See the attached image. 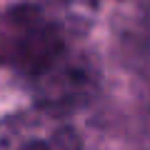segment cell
<instances>
[{
  "mask_svg": "<svg viewBox=\"0 0 150 150\" xmlns=\"http://www.w3.org/2000/svg\"><path fill=\"white\" fill-rule=\"evenodd\" d=\"M68 53L65 23L40 5L20 3L0 13V65L35 80Z\"/></svg>",
  "mask_w": 150,
  "mask_h": 150,
  "instance_id": "obj_1",
  "label": "cell"
},
{
  "mask_svg": "<svg viewBox=\"0 0 150 150\" xmlns=\"http://www.w3.org/2000/svg\"><path fill=\"white\" fill-rule=\"evenodd\" d=\"M45 112H65L83 105L95 90V73L83 55L68 53L45 75L33 80Z\"/></svg>",
  "mask_w": 150,
  "mask_h": 150,
  "instance_id": "obj_2",
  "label": "cell"
},
{
  "mask_svg": "<svg viewBox=\"0 0 150 150\" xmlns=\"http://www.w3.org/2000/svg\"><path fill=\"white\" fill-rule=\"evenodd\" d=\"M0 150H80V140L50 115L10 118L0 123Z\"/></svg>",
  "mask_w": 150,
  "mask_h": 150,
  "instance_id": "obj_3",
  "label": "cell"
},
{
  "mask_svg": "<svg viewBox=\"0 0 150 150\" xmlns=\"http://www.w3.org/2000/svg\"><path fill=\"white\" fill-rule=\"evenodd\" d=\"M30 3H33V5H40L43 10H48L50 15H55L53 10H60V13L73 15V18L88 13V8L93 5V0H30ZM55 18H58V15H55ZM58 20H60V18H58Z\"/></svg>",
  "mask_w": 150,
  "mask_h": 150,
  "instance_id": "obj_4",
  "label": "cell"
}]
</instances>
